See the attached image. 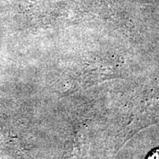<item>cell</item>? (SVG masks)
<instances>
[{"instance_id":"obj_1","label":"cell","mask_w":159,"mask_h":159,"mask_svg":"<svg viewBox=\"0 0 159 159\" xmlns=\"http://www.w3.org/2000/svg\"><path fill=\"white\" fill-rule=\"evenodd\" d=\"M147 159H159V148H156L151 151Z\"/></svg>"}]
</instances>
